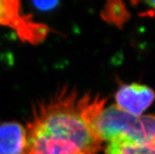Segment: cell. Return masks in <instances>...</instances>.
I'll use <instances>...</instances> for the list:
<instances>
[{
  "label": "cell",
  "mask_w": 155,
  "mask_h": 154,
  "mask_svg": "<svg viewBox=\"0 0 155 154\" xmlns=\"http://www.w3.org/2000/svg\"><path fill=\"white\" fill-rule=\"evenodd\" d=\"M106 102L69 87L39 101L25 127L21 154H98L102 140L95 122Z\"/></svg>",
  "instance_id": "cell-1"
},
{
  "label": "cell",
  "mask_w": 155,
  "mask_h": 154,
  "mask_svg": "<svg viewBox=\"0 0 155 154\" xmlns=\"http://www.w3.org/2000/svg\"><path fill=\"white\" fill-rule=\"evenodd\" d=\"M95 127L102 142L106 143L114 139L137 143L155 139V115L137 116L122 110L117 105L102 109Z\"/></svg>",
  "instance_id": "cell-2"
},
{
  "label": "cell",
  "mask_w": 155,
  "mask_h": 154,
  "mask_svg": "<svg viewBox=\"0 0 155 154\" xmlns=\"http://www.w3.org/2000/svg\"><path fill=\"white\" fill-rule=\"evenodd\" d=\"M0 25L11 28L20 39L33 44L43 40L50 31L47 25L24 14L21 2L14 0H0Z\"/></svg>",
  "instance_id": "cell-3"
},
{
  "label": "cell",
  "mask_w": 155,
  "mask_h": 154,
  "mask_svg": "<svg viewBox=\"0 0 155 154\" xmlns=\"http://www.w3.org/2000/svg\"><path fill=\"white\" fill-rule=\"evenodd\" d=\"M116 104L120 109L134 116L143 115V113L155 100V92L143 84L133 83L120 87L115 94Z\"/></svg>",
  "instance_id": "cell-4"
},
{
  "label": "cell",
  "mask_w": 155,
  "mask_h": 154,
  "mask_svg": "<svg viewBox=\"0 0 155 154\" xmlns=\"http://www.w3.org/2000/svg\"><path fill=\"white\" fill-rule=\"evenodd\" d=\"M25 140V128L17 122L0 124V154H21Z\"/></svg>",
  "instance_id": "cell-5"
},
{
  "label": "cell",
  "mask_w": 155,
  "mask_h": 154,
  "mask_svg": "<svg viewBox=\"0 0 155 154\" xmlns=\"http://www.w3.org/2000/svg\"><path fill=\"white\" fill-rule=\"evenodd\" d=\"M106 143L105 154H155V139L137 143L114 139Z\"/></svg>",
  "instance_id": "cell-6"
},
{
  "label": "cell",
  "mask_w": 155,
  "mask_h": 154,
  "mask_svg": "<svg viewBox=\"0 0 155 154\" xmlns=\"http://www.w3.org/2000/svg\"><path fill=\"white\" fill-rule=\"evenodd\" d=\"M102 16L108 23L120 27L129 19L130 13L124 2L111 1L107 2L102 10Z\"/></svg>",
  "instance_id": "cell-7"
},
{
  "label": "cell",
  "mask_w": 155,
  "mask_h": 154,
  "mask_svg": "<svg viewBox=\"0 0 155 154\" xmlns=\"http://www.w3.org/2000/svg\"><path fill=\"white\" fill-rule=\"evenodd\" d=\"M34 6L40 10H49L57 6L58 2L57 1H36L33 2Z\"/></svg>",
  "instance_id": "cell-8"
},
{
  "label": "cell",
  "mask_w": 155,
  "mask_h": 154,
  "mask_svg": "<svg viewBox=\"0 0 155 154\" xmlns=\"http://www.w3.org/2000/svg\"><path fill=\"white\" fill-rule=\"evenodd\" d=\"M143 4H145L147 7L152 9L155 11V1H146L143 2Z\"/></svg>",
  "instance_id": "cell-9"
}]
</instances>
